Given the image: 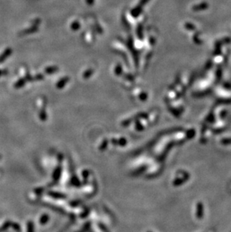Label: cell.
I'll return each mask as SVG.
<instances>
[{"label":"cell","mask_w":231,"mask_h":232,"mask_svg":"<svg viewBox=\"0 0 231 232\" xmlns=\"http://www.w3.org/2000/svg\"><path fill=\"white\" fill-rule=\"evenodd\" d=\"M11 50L10 49V48H8V49H6V51H4V53H2V54L0 55V62H2L3 61H4V60H6L7 57H8L10 54H11Z\"/></svg>","instance_id":"cell-1"}]
</instances>
